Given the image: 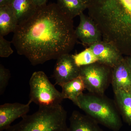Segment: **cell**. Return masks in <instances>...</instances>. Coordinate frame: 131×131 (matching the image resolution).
Instances as JSON below:
<instances>
[{
	"label": "cell",
	"instance_id": "cell-1",
	"mask_svg": "<svg viewBox=\"0 0 131 131\" xmlns=\"http://www.w3.org/2000/svg\"><path fill=\"white\" fill-rule=\"evenodd\" d=\"M13 33L12 42L17 53L33 66L69 54L77 39L73 19L55 3L38 8Z\"/></svg>",
	"mask_w": 131,
	"mask_h": 131
},
{
	"label": "cell",
	"instance_id": "cell-2",
	"mask_svg": "<svg viewBox=\"0 0 131 131\" xmlns=\"http://www.w3.org/2000/svg\"><path fill=\"white\" fill-rule=\"evenodd\" d=\"M88 8L103 41L112 44L122 55L131 57L130 16L112 0H91Z\"/></svg>",
	"mask_w": 131,
	"mask_h": 131
},
{
	"label": "cell",
	"instance_id": "cell-3",
	"mask_svg": "<svg viewBox=\"0 0 131 131\" xmlns=\"http://www.w3.org/2000/svg\"><path fill=\"white\" fill-rule=\"evenodd\" d=\"M67 112L61 104L40 106L36 112L25 115L6 131H68Z\"/></svg>",
	"mask_w": 131,
	"mask_h": 131
},
{
	"label": "cell",
	"instance_id": "cell-4",
	"mask_svg": "<svg viewBox=\"0 0 131 131\" xmlns=\"http://www.w3.org/2000/svg\"><path fill=\"white\" fill-rule=\"evenodd\" d=\"M78 100L79 108L98 124L113 131H119L121 129L122 123L119 112L104 95L83 93Z\"/></svg>",
	"mask_w": 131,
	"mask_h": 131
},
{
	"label": "cell",
	"instance_id": "cell-5",
	"mask_svg": "<svg viewBox=\"0 0 131 131\" xmlns=\"http://www.w3.org/2000/svg\"><path fill=\"white\" fill-rule=\"evenodd\" d=\"M29 102L40 106L60 105L63 99L62 93L57 90L42 71H35L31 77Z\"/></svg>",
	"mask_w": 131,
	"mask_h": 131
},
{
	"label": "cell",
	"instance_id": "cell-6",
	"mask_svg": "<svg viewBox=\"0 0 131 131\" xmlns=\"http://www.w3.org/2000/svg\"><path fill=\"white\" fill-rule=\"evenodd\" d=\"M110 68L98 62L80 67V76L85 89L90 93L104 95L112 77Z\"/></svg>",
	"mask_w": 131,
	"mask_h": 131
},
{
	"label": "cell",
	"instance_id": "cell-7",
	"mask_svg": "<svg viewBox=\"0 0 131 131\" xmlns=\"http://www.w3.org/2000/svg\"><path fill=\"white\" fill-rule=\"evenodd\" d=\"M80 76V67L76 64L72 55L63 54L57 59L53 75L56 84L61 86Z\"/></svg>",
	"mask_w": 131,
	"mask_h": 131
},
{
	"label": "cell",
	"instance_id": "cell-8",
	"mask_svg": "<svg viewBox=\"0 0 131 131\" xmlns=\"http://www.w3.org/2000/svg\"><path fill=\"white\" fill-rule=\"evenodd\" d=\"M89 47L98 59V62L112 69L124 59L119 50L109 42L101 40Z\"/></svg>",
	"mask_w": 131,
	"mask_h": 131
},
{
	"label": "cell",
	"instance_id": "cell-9",
	"mask_svg": "<svg viewBox=\"0 0 131 131\" xmlns=\"http://www.w3.org/2000/svg\"><path fill=\"white\" fill-rule=\"evenodd\" d=\"M80 22L75 29L77 39L84 44L90 46L102 40L101 34L98 27L90 16L82 13L80 15Z\"/></svg>",
	"mask_w": 131,
	"mask_h": 131
},
{
	"label": "cell",
	"instance_id": "cell-10",
	"mask_svg": "<svg viewBox=\"0 0 131 131\" xmlns=\"http://www.w3.org/2000/svg\"><path fill=\"white\" fill-rule=\"evenodd\" d=\"M31 103H6L0 106V131L6 130L15 119L26 115Z\"/></svg>",
	"mask_w": 131,
	"mask_h": 131
},
{
	"label": "cell",
	"instance_id": "cell-11",
	"mask_svg": "<svg viewBox=\"0 0 131 131\" xmlns=\"http://www.w3.org/2000/svg\"><path fill=\"white\" fill-rule=\"evenodd\" d=\"M111 77L114 92L119 90H131V72L125 58L112 68Z\"/></svg>",
	"mask_w": 131,
	"mask_h": 131
},
{
	"label": "cell",
	"instance_id": "cell-12",
	"mask_svg": "<svg viewBox=\"0 0 131 131\" xmlns=\"http://www.w3.org/2000/svg\"><path fill=\"white\" fill-rule=\"evenodd\" d=\"M69 120L68 131H103L95 121L77 111H73Z\"/></svg>",
	"mask_w": 131,
	"mask_h": 131
},
{
	"label": "cell",
	"instance_id": "cell-13",
	"mask_svg": "<svg viewBox=\"0 0 131 131\" xmlns=\"http://www.w3.org/2000/svg\"><path fill=\"white\" fill-rule=\"evenodd\" d=\"M18 20L10 5L0 7V35L14 32L18 26Z\"/></svg>",
	"mask_w": 131,
	"mask_h": 131
},
{
	"label": "cell",
	"instance_id": "cell-14",
	"mask_svg": "<svg viewBox=\"0 0 131 131\" xmlns=\"http://www.w3.org/2000/svg\"><path fill=\"white\" fill-rule=\"evenodd\" d=\"M61 92L64 99H68L78 107H79L78 98L85 89L83 81L81 77L75 78L61 86Z\"/></svg>",
	"mask_w": 131,
	"mask_h": 131
},
{
	"label": "cell",
	"instance_id": "cell-15",
	"mask_svg": "<svg viewBox=\"0 0 131 131\" xmlns=\"http://www.w3.org/2000/svg\"><path fill=\"white\" fill-rule=\"evenodd\" d=\"M116 104L124 121L131 126V90L114 92Z\"/></svg>",
	"mask_w": 131,
	"mask_h": 131
},
{
	"label": "cell",
	"instance_id": "cell-16",
	"mask_svg": "<svg viewBox=\"0 0 131 131\" xmlns=\"http://www.w3.org/2000/svg\"><path fill=\"white\" fill-rule=\"evenodd\" d=\"M10 6L16 15L18 24L30 18L38 8L32 0H13Z\"/></svg>",
	"mask_w": 131,
	"mask_h": 131
},
{
	"label": "cell",
	"instance_id": "cell-17",
	"mask_svg": "<svg viewBox=\"0 0 131 131\" xmlns=\"http://www.w3.org/2000/svg\"><path fill=\"white\" fill-rule=\"evenodd\" d=\"M57 4L61 11L72 19L80 16L88 7L81 0H57Z\"/></svg>",
	"mask_w": 131,
	"mask_h": 131
},
{
	"label": "cell",
	"instance_id": "cell-18",
	"mask_svg": "<svg viewBox=\"0 0 131 131\" xmlns=\"http://www.w3.org/2000/svg\"><path fill=\"white\" fill-rule=\"evenodd\" d=\"M72 56L76 64L79 67L98 62V59L90 47Z\"/></svg>",
	"mask_w": 131,
	"mask_h": 131
},
{
	"label": "cell",
	"instance_id": "cell-19",
	"mask_svg": "<svg viewBox=\"0 0 131 131\" xmlns=\"http://www.w3.org/2000/svg\"><path fill=\"white\" fill-rule=\"evenodd\" d=\"M12 42L5 39L3 36L0 35V57L7 58L12 55L14 51L11 47Z\"/></svg>",
	"mask_w": 131,
	"mask_h": 131
},
{
	"label": "cell",
	"instance_id": "cell-20",
	"mask_svg": "<svg viewBox=\"0 0 131 131\" xmlns=\"http://www.w3.org/2000/svg\"><path fill=\"white\" fill-rule=\"evenodd\" d=\"M10 77V73L8 70L0 64V94L4 93L8 85Z\"/></svg>",
	"mask_w": 131,
	"mask_h": 131
},
{
	"label": "cell",
	"instance_id": "cell-21",
	"mask_svg": "<svg viewBox=\"0 0 131 131\" xmlns=\"http://www.w3.org/2000/svg\"><path fill=\"white\" fill-rule=\"evenodd\" d=\"M123 8L131 18V0H113Z\"/></svg>",
	"mask_w": 131,
	"mask_h": 131
},
{
	"label": "cell",
	"instance_id": "cell-22",
	"mask_svg": "<svg viewBox=\"0 0 131 131\" xmlns=\"http://www.w3.org/2000/svg\"><path fill=\"white\" fill-rule=\"evenodd\" d=\"M48 1V0H32L34 4L37 8L46 5Z\"/></svg>",
	"mask_w": 131,
	"mask_h": 131
},
{
	"label": "cell",
	"instance_id": "cell-23",
	"mask_svg": "<svg viewBox=\"0 0 131 131\" xmlns=\"http://www.w3.org/2000/svg\"><path fill=\"white\" fill-rule=\"evenodd\" d=\"M13 0H0V7L9 6L12 4Z\"/></svg>",
	"mask_w": 131,
	"mask_h": 131
},
{
	"label": "cell",
	"instance_id": "cell-24",
	"mask_svg": "<svg viewBox=\"0 0 131 131\" xmlns=\"http://www.w3.org/2000/svg\"><path fill=\"white\" fill-rule=\"evenodd\" d=\"M125 59L131 72V57L127 56L125 58Z\"/></svg>",
	"mask_w": 131,
	"mask_h": 131
},
{
	"label": "cell",
	"instance_id": "cell-25",
	"mask_svg": "<svg viewBox=\"0 0 131 131\" xmlns=\"http://www.w3.org/2000/svg\"><path fill=\"white\" fill-rule=\"evenodd\" d=\"M81 1H82L84 3H86V4L88 5V4L91 1V0H81Z\"/></svg>",
	"mask_w": 131,
	"mask_h": 131
}]
</instances>
